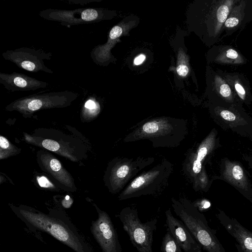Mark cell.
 Returning a JSON list of instances; mask_svg holds the SVG:
<instances>
[{"label":"cell","mask_w":252,"mask_h":252,"mask_svg":"<svg viewBox=\"0 0 252 252\" xmlns=\"http://www.w3.org/2000/svg\"><path fill=\"white\" fill-rule=\"evenodd\" d=\"M189 133L188 123L169 117L152 118L141 122L126 135L125 142L150 141L155 148H176Z\"/></svg>","instance_id":"6da1fadb"},{"label":"cell","mask_w":252,"mask_h":252,"mask_svg":"<svg viewBox=\"0 0 252 252\" xmlns=\"http://www.w3.org/2000/svg\"><path fill=\"white\" fill-rule=\"evenodd\" d=\"M173 171V164L167 159H163L132 180L120 193L119 200L160 193L167 187Z\"/></svg>","instance_id":"7a4b0ae2"},{"label":"cell","mask_w":252,"mask_h":252,"mask_svg":"<svg viewBox=\"0 0 252 252\" xmlns=\"http://www.w3.org/2000/svg\"><path fill=\"white\" fill-rule=\"evenodd\" d=\"M174 212L189 230L197 242L208 252H219V245L206 220L188 199L172 198Z\"/></svg>","instance_id":"3957f363"},{"label":"cell","mask_w":252,"mask_h":252,"mask_svg":"<svg viewBox=\"0 0 252 252\" xmlns=\"http://www.w3.org/2000/svg\"><path fill=\"white\" fill-rule=\"evenodd\" d=\"M119 218L124 230L137 250L139 252H153V234L157 229V219L142 223L137 210L130 207L123 208Z\"/></svg>","instance_id":"277c9868"},{"label":"cell","mask_w":252,"mask_h":252,"mask_svg":"<svg viewBox=\"0 0 252 252\" xmlns=\"http://www.w3.org/2000/svg\"><path fill=\"white\" fill-rule=\"evenodd\" d=\"M155 161L154 157L117 158L111 163L108 173L110 190L117 193L124 189L143 169Z\"/></svg>","instance_id":"5b68a950"},{"label":"cell","mask_w":252,"mask_h":252,"mask_svg":"<svg viewBox=\"0 0 252 252\" xmlns=\"http://www.w3.org/2000/svg\"><path fill=\"white\" fill-rule=\"evenodd\" d=\"M79 94L71 91L35 94L20 98L9 104L7 109L26 113L38 110L69 105Z\"/></svg>","instance_id":"8992f818"},{"label":"cell","mask_w":252,"mask_h":252,"mask_svg":"<svg viewBox=\"0 0 252 252\" xmlns=\"http://www.w3.org/2000/svg\"><path fill=\"white\" fill-rule=\"evenodd\" d=\"M4 59L14 63L17 67L28 71L36 73L42 71L53 73V71L45 65L44 60H51L52 54L39 49L20 47L8 50L2 53Z\"/></svg>","instance_id":"52a82bcc"},{"label":"cell","mask_w":252,"mask_h":252,"mask_svg":"<svg viewBox=\"0 0 252 252\" xmlns=\"http://www.w3.org/2000/svg\"><path fill=\"white\" fill-rule=\"evenodd\" d=\"M103 12L102 9L95 8L73 10L48 8L40 11L39 15L46 20L58 22L63 26L69 27L98 22L103 19Z\"/></svg>","instance_id":"ba28073f"},{"label":"cell","mask_w":252,"mask_h":252,"mask_svg":"<svg viewBox=\"0 0 252 252\" xmlns=\"http://www.w3.org/2000/svg\"><path fill=\"white\" fill-rule=\"evenodd\" d=\"M167 230L184 252H201V246L195 240L184 223L174 217L170 209L165 211Z\"/></svg>","instance_id":"9c48e42d"},{"label":"cell","mask_w":252,"mask_h":252,"mask_svg":"<svg viewBox=\"0 0 252 252\" xmlns=\"http://www.w3.org/2000/svg\"><path fill=\"white\" fill-rule=\"evenodd\" d=\"M0 83L11 92L35 91L46 88L49 85L47 82L16 72L12 73L0 72Z\"/></svg>","instance_id":"30bf717a"},{"label":"cell","mask_w":252,"mask_h":252,"mask_svg":"<svg viewBox=\"0 0 252 252\" xmlns=\"http://www.w3.org/2000/svg\"><path fill=\"white\" fill-rule=\"evenodd\" d=\"M213 142L212 136L209 135L199 145L195 154L188 153L186 156L183 169L188 178L190 179L194 184L197 176L201 171L203 160L212 147Z\"/></svg>","instance_id":"8fae6325"},{"label":"cell","mask_w":252,"mask_h":252,"mask_svg":"<svg viewBox=\"0 0 252 252\" xmlns=\"http://www.w3.org/2000/svg\"><path fill=\"white\" fill-rule=\"evenodd\" d=\"M122 32L123 30L121 26H115L109 32L106 43L98 45L92 49L90 57L95 64L103 66L109 63L112 58L111 49L117 42L118 37L122 34Z\"/></svg>","instance_id":"7c38bea8"},{"label":"cell","mask_w":252,"mask_h":252,"mask_svg":"<svg viewBox=\"0 0 252 252\" xmlns=\"http://www.w3.org/2000/svg\"><path fill=\"white\" fill-rule=\"evenodd\" d=\"M211 82V91L219 102L233 104L238 98L231 87L221 75L219 71L213 70Z\"/></svg>","instance_id":"4fadbf2b"},{"label":"cell","mask_w":252,"mask_h":252,"mask_svg":"<svg viewBox=\"0 0 252 252\" xmlns=\"http://www.w3.org/2000/svg\"><path fill=\"white\" fill-rule=\"evenodd\" d=\"M98 229L101 235L102 245L105 252H121L122 248L117 232L108 216L101 215Z\"/></svg>","instance_id":"5bb4252c"},{"label":"cell","mask_w":252,"mask_h":252,"mask_svg":"<svg viewBox=\"0 0 252 252\" xmlns=\"http://www.w3.org/2000/svg\"><path fill=\"white\" fill-rule=\"evenodd\" d=\"M219 71L231 87L238 100L247 102L252 99L250 84L244 75L237 72Z\"/></svg>","instance_id":"9a60e30c"},{"label":"cell","mask_w":252,"mask_h":252,"mask_svg":"<svg viewBox=\"0 0 252 252\" xmlns=\"http://www.w3.org/2000/svg\"><path fill=\"white\" fill-rule=\"evenodd\" d=\"M213 61L220 64L241 65L246 59L238 50L229 46H219Z\"/></svg>","instance_id":"2e32d148"},{"label":"cell","mask_w":252,"mask_h":252,"mask_svg":"<svg viewBox=\"0 0 252 252\" xmlns=\"http://www.w3.org/2000/svg\"><path fill=\"white\" fill-rule=\"evenodd\" d=\"M246 5V1L241 0L233 6L224 24L222 32L225 31L228 34L239 28L244 18Z\"/></svg>","instance_id":"e0dca14e"},{"label":"cell","mask_w":252,"mask_h":252,"mask_svg":"<svg viewBox=\"0 0 252 252\" xmlns=\"http://www.w3.org/2000/svg\"><path fill=\"white\" fill-rule=\"evenodd\" d=\"M47 166L57 178L62 181L66 185L70 184L67 173L63 169L60 162L57 159L52 158L48 162Z\"/></svg>","instance_id":"ac0fdd59"},{"label":"cell","mask_w":252,"mask_h":252,"mask_svg":"<svg viewBox=\"0 0 252 252\" xmlns=\"http://www.w3.org/2000/svg\"><path fill=\"white\" fill-rule=\"evenodd\" d=\"M160 250L162 252H183L177 241L168 231L163 237Z\"/></svg>","instance_id":"d6986e66"},{"label":"cell","mask_w":252,"mask_h":252,"mask_svg":"<svg viewBox=\"0 0 252 252\" xmlns=\"http://www.w3.org/2000/svg\"><path fill=\"white\" fill-rule=\"evenodd\" d=\"M217 109L220 116L224 120L232 122L236 120V116L233 112L221 107Z\"/></svg>","instance_id":"ffe728a7"},{"label":"cell","mask_w":252,"mask_h":252,"mask_svg":"<svg viewBox=\"0 0 252 252\" xmlns=\"http://www.w3.org/2000/svg\"><path fill=\"white\" fill-rule=\"evenodd\" d=\"M231 174L233 178L236 181H240L244 177L243 170L239 165L236 164L232 167Z\"/></svg>","instance_id":"44dd1931"},{"label":"cell","mask_w":252,"mask_h":252,"mask_svg":"<svg viewBox=\"0 0 252 252\" xmlns=\"http://www.w3.org/2000/svg\"><path fill=\"white\" fill-rule=\"evenodd\" d=\"M42 144L45 148L54 152L58 151L60 147L58 143L49 139L44 140L42 141Z\"/></svg>","instance_id":"7402d4cb"},{"label":"cell","mask_w":252,"mask_h":252,"mask_svg":"<svg viewBox=\"0 0 252 252\" xmlns=\"http://www.w3.org/2000/svg\"><path fill=\"white\" fill-rule=\"evenodd\" d=\"M37 181L40 186L43 188L53 187L52 184L44 176L37 177Z\"/></svg>","instance_id":"603a6c76"},{"label":"cell","mask_w":252,"mask_h":252,"mask_svg":"<svg viewBox=\"0 0 252 252\" xmlns=\"http://www.w3.org/2000/svg\"><path fill=\"white\" fill-rule=\"evenodd\" d=\"M84 107L86 109L91 110H94L99 107L98 104L94 100L89 99L85 103Z\"/></svg>","instance_id":"cb8c5ba5"},{"label":"cell","mask_w":252,"mask_h":252,"mask_svg":"<svg viewBox=\"0 0 252 252\" xmlns=\"http://www.w3.org/2000/svg\"><path fill=\"white\" fill-rule=\"evenodd\" d=\"M177 72L181 76H185L189 72V68L186 65L180 64L177 67Z\"/></svg>","instance_id":"d4e9b609"},{"label":"cell","mask_w":252,"mask_h":252,"mask_svg":"<svg viewBox=\"0 0 252 252\" xmlns=\"http://www.w3.org/2000/svg\"><path fill=\"white\" fill-rule=\"evenodd\" d=\"M0 145L1 149H8L10 146L8 141L4 137L0 136Z\"/></svg>","instance_id":"484cf974"},{"label":"cell","mask_w":252,"mask_h":252,"mask_svg":"<svg viewBox=\"0 0 252 252\" xmlns=\"http://www.w3.org/2000/svg\"><path fill=\"white\" fill-rule=\"evenodd\" d=\"M146 56L144 54H140L136 57L134 60V64L138 65L141 64L145 60Z\"/></svg>","instance_id":"4316f807"},{"label":"cell","mask_w":252,"mask_h":252,"mask_svg":"<svg viewBox=\"0 0 252 252\" xmlns=\"http://www.w3.org/2000/svg\"><path fill=\"white\" fill-rule=\"evenodd\" d=\"M245 247L250 251H252V238L248 237L244 240Z\"/></svg>","instance_id":"83f0119b"},{"label":"cell","mask_w":252,"mask_h":252,"mask_svg":"<svg viewBox=\"0 0 252 252\" xmlns=\"http://www.w3.org/2000/svg\"><path fill=\"white\" fill-rule=\"evenodd\" d=\"M210 206V203L209 202H205V203L203 204V208H207Z\"/></svg>","instance_id":"f1b7e54d"}]
</instances>
